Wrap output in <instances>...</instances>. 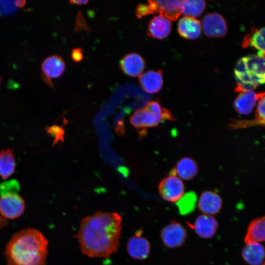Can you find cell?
Returning a JSON list of instances; mask_svg holds the SVG:
<instances>
[{"mask_svg": "<svg viewBox=\"0 0 265 265\" xmlns=\"http://www.w3.org/2000/svg\"><path fill=\"white\" fill-rule=\"evenodd\" d=\"M121 230L120 215L98 211L81 220L76 237L83 254L107 258L118 250Z\"/></svg>", "mask_w": 265, "mask_h": 265, "instance_id": "cell-1", "label": "cell"}, {"mask_svg": "<svg viewBox=\"0 0 265 265\" xmlns=\"http://www.w3.org/2000/svg\"><path fill=\"white\" fill-rule=\"evenodd\" d=\"M48 241L34 228L15 233L5 249L7 265H47Z\"/></svg>", "mask_w": 265, "mask_h": 265, "instance_id": "cell-2", "label": "cell"}, {"mask_svg": "<svg viewBox=\"0 0 265 265\" xmlns=\"http://www.w3.org/2000/svg\"><path fill=\"white\" fill-rule=\"evenodd\" d=\"M234 74L236 92L252 91L265 83V58L254 54L241 58L236 65Z\"/></svg>", "mask_w": 265, "mask_h": 265, "instance_id": "cell-3", "label": "cell"}, {"mask_svg": "<svg viewBox=\"0 0 265 265\" xmlns=\"http://www.w3.org/2000/svg\"><path fill=\"white\" fill-rule=\"evenodd\" d=\"M170 111L161 107L159 103L153 101L136 110L130 118L131 123L137 129L157 126L165 120H172Z\"/></svg>", "mask_w": 265, "mask_h": 265, "instance_id": "cell-4", "label": "cell"}, {"mask_svg": "<svg viewBox=\"0 0 265 265\" xmlns=\"http://www.w3.org/2000/svg\"><path fill=\"white\" fill-rule=\"evenodd\" d=\"M159 191L164 200L176 202L185 194V186L182 180L172 173L160 182Z\"/></svg>", "mask_w": 265, "mask_h": 265, "instance_id": "cell-5", "label": "cell"}, {"mask_svg": "<svg viewBox=\"0 0 265 265\" xmlns=\"http://www.w3.org/2000/svg\"><path fill=\"white\" fill-rule=\"evenodd\" d=\"M0 214L4 218L15 219L21 216L25 209L24 199L17 192L0 196Z\"/></svg>", "mask_w": 265, "mask_h": 265, "instance_id": "cell-6", "label": "cell"}, {"mask_svg": "<svg viewBox=\"0 0 265 265\" xmlns=\"http://www.w3.org/2000/svg\"><path fill=\"white\" fill-rule=\"evenodd\" d=\"M183 0H149L145 4L147 15L159 13L169 20L175 21L181 14L180 6Z\"/></svg>", "mask_w": 265, "mask_h": 265, "instance_id": "cell-7", "label": "cell"}, {"mask_svg": "<svg viewBox=\"0 0 265 265\" xmlns=\"http://www.w3.org/2000/svg\"><path fill=\"white\" fill-rule=\"evenodd\" d=\"M201 24L205 34L209 37H222L227 32L225 20L216 12L206 15L202 19Z\"/></svg>", "mask_w": 265, "mask_h": 265, "instance_id": "cell-8", "label": "cell"}, {"mask_svg": "<svg viewBox=\"0 0 265 265\" xmlns=\"http://www.w3.org/2000/svg\"><path fill=\"white\" fill-rule=\"evenodd\" d=\"M186 231L180 223L173 221L162 230L161 238L164 244L170 248L181 245L186 238Z\"/></svg>", "mask_w": 265, "mask_h": 265, "instance_id": "cell-9", "label": "cell"}, {"mask_svg": "<svg viewBox=\"0 0 265 265\" xmlns=\"http://www.w3.org/2000/svg\"><path fill=\"white\" fill-rule=\"evenodd\" d=\"M129 255L134 259L144 260L148 257L150 251V245L145 238L141 236V231H137L131 237L127 243Z\"/></svg>", "mask_w": 265, "mask_h": 265, "instance_id": "cell-10", "label": "cell"}, {"mask_svg": "<svg viewBox=\"0 0 265 265\" xmlns=\"http://www.w3.org/2000/svg\"><path fill=\"white\" fill-rule=\"evenodd\" d=\"M265 95V92L256 93L251 90L240 92L234 102L235 110L241 115L250 114L256 103Z\"/></svg>", "mask_w": 265, "mask_h": 265, "instance_id": "cell-11", "label": "cell"}, {"mask_svg": "<svg viewBox=\"0 0 265 265\" xmlns=\"http://www.w3.org/2000/svg\"><path fill=\"white\" fill-rule=\"evenodd\" d=\"M222 204V199L219 194L212 191L207 190L201 193L198 206L204 214L211 215L219 212Z\"/></svg>", "mask_w": 265, "mask_h": 265, "instance_id": "cell-12", "label": "cell"}, {"mask_svg": "<svg viewBox=\"0 0 265 265\" xmlns=\"http://www.w3.org/2000/svg\"><path fill=\"white\" fill-rule=\"evenodd\" d=\"M120 67L126 75L139 76L145 68V61L138 54L131 53L124 56L120 61Z\"/></svg>", "mask_w": 265, "mask_h": 265, "instance_id": "cell-13", "label": "cell"}, {"mask_svg": "<svg viewBox=\"0 0 265 265\" xmlns=\"http://www.w3.org/2000/svg\"><path fill=\"white\" fill-rule=\"evenodd\" d=\"M139 81L142 88L147 93H157L161 89L163 84L162 71H148L139 76Z\"/></svg>", "mask_w": 265, "mask_h": 265, "instance_id": "cell-14", "label": "cell"}, {"mask_svg": "<svg viewBox=\"0 0 265 265\" xmlns=\"http://www.w3.org/2000/svg\"><path fill=\"white\" fill-rule=\"evenodd\" d=\"M171 25L169 19L160 15L155 16L149 24L148 35L155 39H163L170 34Z\"/></svg>", "mask_w": 265, "mask_h": 265, "instance_id": "cell-15", "label": "cell"}, {"mask_svg": "<svg viewBox=\"0 0 265 265\" xmlns=\"http://www.w3.org/2000/svg\"><path fill=\"white\" fill-rule=\"evenodd\" d=\"M193 227L198 236L208 238L215 234L217 228V223L212 215L203 214L197 218Z\"/></svg>", "mask_w": 265, "mask_h": 265, "instance_id": "cell-16", "label": "cell"}, {"mask_svg": "<svg viewBox=\"0 0 265 265\" xmlns=\"http://www.w3.org/2000/svg\"><path fill=\"white\" fill-rule=\"evenodd\" d=\"M200 22L193 17H183L178 22V31L184 38L196 39L201 34Z\"/></svg>", "mask_w": 265, "mask_h": 265, "instance_id": "cell-17", "label": "cell"}, {"mask_svg": "<svg viewBox=\"0 0 265 265\" xmlns=\"http://www.w3.org/2000/svg\"><path fill=\"white\" fill-rule=\"evenodd\" d=\"M242 47H253L258 50L257 55L265 58V26L259 29L253 28L244 37Z\"/></svg>", "mask_w": 265, "mask_h": 265, "instance_id": "cell-18", "label": "cell"}, {"mask_svg": "<svg viewBox=\"0 0 265 265\" xmlns=\"http://www.w3.org/2000/svg\"><path fill=\"white\" fill-rule=\"evenodd\" d=\"M243 260L250 265H261L265 259V249L259 242L246 244L242 251Z\"/></svg>", "mask_w": 265, "mask_h": 265, "instance_id": "cell-19", "label": "cell"}, {"mask_svg": "<svg viewBox=\"0 0 265 265\" xmlns=\"http://www.w3.org/2000/svg\"><path fill=\"white\" fill-rule=\"evenodd\" d=\"M65 67L63 58L58 55H51L42 62L41 69L45 77L50 79L57 78L63 73Z\"/></svg>", "mask_w": 265, "mask_h": 265, "instance_id": "cell-20", "label": "cell"}, {"mask_svg": "<svg viewBox=\"0 0 265 265\" xmlns=\"http://www.w3.org/2000/svg\"><path fill=\"white\" fill-rule=\"evenodd\" d=\"M174 174L181 179L188 181L193 179L197 174L198 166L194 160L189 157H184L177 163Z\"/></svg>", "mask_w": 265, "mask_h": 265, "instance_id": "cell-21", "label": "cell"}, {"mask_svg": "<svg viewBox=\"0 0 265 265\" xmlns=\"http://www.w3.org/2000/svg\"><path fill=\"white\" fill-rule=\"evenodd\" d=\"M246 244L265 241V216L256 218L249 224L244 238Z\"/></svg>", "mask_w": 265, "mask_h": 265, "instance_id": "cell-22", "label": "cell"}, {"mask_svg": "<svg viewBox=\"0 0 265 265\" xmlns=\"http://www.w3.org/2000/svg\"><path fill=\"white\" fill-rule=\"evenodd\" d=\"M15 160L11 150L0 151V176L3 179L10 177L14 172Z\"/></svg>", "mask_w": 265, "mask_h": 265, "instance_id": "cell-23", "label": "cell"}, {"mask_svg": "<svg viewBox=\"0 0 265 265\" xmlns=\"http://www.w3.org/2000/svg\"><path fill=\"white\" fill-rule=\"evenodd\" d=\"M232 125L235 128H244L258 125L265 126V95L259 100L254 119L238 121L234 123Z\"/></svg>", "mask_w": 265, "mask_h": 265, "instance_id": "cell-24", "label": "cell"}, {"mask_svg": "<svg viewBox=\"0 0 265 265\" xmlns=\"http://www.w3.org/2000/svg\"><path fill=\"white\" fill-rule=\"evenodd\" d=\"M205 7L206 2L204 0H186L182 1L180 10L185 15L193 18L200 16Z\"/></svg>", "mask_w": 265, "mask_h": 265, "instance_id": "cell-25", "label": "cell"}, {"mask_svg": "<svg viewBox=\"0 0 265 265\" xmlns=\"http://www.w3.org/2000/svg\"><path fill=\"white\" fill-rule=\"evenodd\" d=\"M196 201V196L193 193L184 194L177 202L180 212L186 214L191 212L194 208Z\"/></svg>", "mask_w": 265, "mask_h": 265, "instance_id": "cell-26", "label": "cell"}, {"mask_svg": "<svg viewBox=\"0 0 265 265\" xmlns=\"http://www.w3.org/2000/svg\"><path fill=\"white\" fill-rule=\"evenodd\" d=\"M18 8L15 0H0V16L11 14Z\"/></svg>", "mask_w": 265, "mask_h": 265, "instance_id": "cell-27", "label": "cell"}, {"mask_svg": "<svg viewBox=\"0 0 265 265\" xmlns=\"http://www.w3.org/2000/svg\"><path fill=\"white\" fill-rule=\"evenodd\" d=\"M19 189V186L16 180H10L8 182H3L0 184V195L17 192Z\"/></svg>", "mask_w": 265, "mask_h": 265, "instance_id": "cell-28", "label": "cell"}, {"mask_svg": "<svg viewBox=\"0 0 265 265\" xmlns=\"http://www.w3.org/2000/svg\"><path fill=\"white\" fill-rule=\"evenodd\" d=\"M48 132L54 135L55 137L54 143H56L58 140L62 141L63 140L64 131L60 127L53 126L50 127Z\"/></svg>", "mask_w": 265, "mask_h": 265, "instance_id": "cell-29", "label": "cell"}, {"mask_svg": "<svg viewBox=\"0 0 265 265\" xmlns=\"http://www.w3.org/2000/svg\"><path fill=\"white\" fill-rule=\"evenodd\" d=\"M71 57L74 61L79 62L83 58V52L81 48H75L73 49L71 53Z\"/></svg>", "mask_w": 265, "mask_h": 265, "instance_id": "cell-30", "label": "cell"}, {"mask_svg": "<svg viewBox=\"0 0 265 265\" xmlns=\"http://www.w3.org/2000/svg\"><path fill=\"white\" fill-rule=\"evenodd\" d=\"M88 0H71L70 1V2L72 4H85L88 2Z\"/></svg>", "mask_w": 265, "mask_h": 265, "instance_id": "cell-31", "label": "cell"}, {"mask_svg": "<svg viewBox=\"0 0 265 265\" xmlns=\"http://www.w3.org/2000/svg\"><path fill=\"white\" fill-rule=\"evenodd\" d=\"M26 1L25 0H16L15 1V3L16 6L19 7H22L26 4Z\"/></svg>", "mask_w": 265, "mask_h": 265, "instance_id": "cell-32", "label": "cell"}, {"mask_svg": "<svg viewBox=\"0 0 265 265\" xmlns=\"http://www.w3.org/2000/svg\"><path fill=\"white\" fill-rule=\"evenodd\" d=\"M261 265H265V262H264Z\"/></svg>", "mask_w": 265, "mask_h": 265, "instance_id": "cell-33", "label": "cell"}, {"mask_svg": "<svg viewBox=\"0 0 265 265\" xmlns=\"http://www.w3.org/2000/svg\"></svg>", "mask_w": 265, "mask_h": 265, "instance_id": "cell-34", "label": "cell"}]
</instances>
